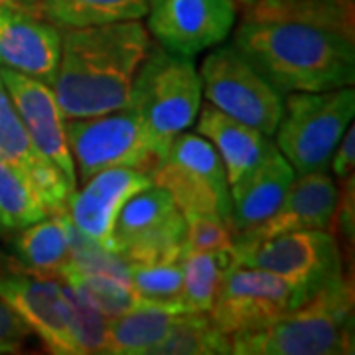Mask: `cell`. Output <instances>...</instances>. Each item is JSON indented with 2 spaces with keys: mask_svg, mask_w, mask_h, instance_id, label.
Listing matches in <instances>:
<instances>
[{
  "mask_svg": "<svg viewBox=\"0 0 355 355\" xmlns=\"http://www.w3.org/2000/svg\"><path fill=\"white\" fill-rule=\"evenodd\" d=\"M249 18H284L355 36V0H254Z\"/></svg>",
  "mask_w": 355,
  "mask_h": 355,
  "instance_id": "cb8c5ba5",
  "label": "cell"
},
{
  "mask_svg": "<svg viewBox=\"0 0 355 355\" xmlns=\"http://www.w3.org/2000/svg\"><path fill=\"white\" fill-rule=\"evenodd\" d=\"M331 170L338 178H349L354 174L355 164V128L354 125H349L347 130L343 132V137L338 142L336 150L331 154Z\"/></svg>",
  "mask_w": 355,
  "mask_h": 355,
  "instance_id": "1f68e13d",
  "label": "cell"
},
{
  "mask_svg": "<svg viewBox=\"0 0 355 355\" xmlns=\"http://www.w3.org/2000/svg\"><path fill=\"white\" fill-rule=\"evenodd\" d=\"M62 30L48 22L38 6L0 4V67L53 81L60 62Z\"/></svg>",
  "mask_w": 355,
  "mask_h": 355,
  "instance_id": "2e32d148",
  "label": "cell"
},
{
  "mask_svg": "<svg viewBox=\"0 0 355 355\" xmlns=\"http://www.w3.org/2000/svg\"><path fill=\"white\" fill-rule=\"evenodd\" d=\"M354 114V85L316 93H288L275 130V144L296 176L324 172Z\"/></svg>",
  "mask_w": 355,
  "mask_h": 355,
  "instance_id": "5b68a950",
  "label": "cell"
},
{
  "mask_svg": "<svg viewBox=\"0 0 355 355\" xmlns=\"http://www.w3.org/2000/svg\"><path fill=\"white\" fill-rule=\"evenodd\" d=\"M237 265L272 272L298 291L302 302L343 277L336 239L324 229L286 231L261 241L233 245Z\"/></svg>",
  "mask_w": 355,
  "mask_h": 355,
  "instance_id": "52a82bcc",
  "label": "cell"
},
{
  "mask_svg": "<svg viewBox=\"0 0 355 355\" xmlns=\"http://www.w3.org/2000/svg\"><path fill=\"white\" fill-rule=\"evenodd\" d=\"M338 209V190L326 170L300 174L292 180L279 207L257 227L233 237L237 243H253L298 229L328 231Z\"/></svg>",
  "mask_w": 355,
  "mask_h": 355,
  "instance_id": "ac0fdd59",
  "label": "cell"
},
{
  "mask_svg": "<svg viewBox=\"0 0 355 355\" xmlns=\"http://www.w3.org/2000/svg\"><path fill=\"white\" fill-rule=\"evenodd\" d=\"M219 354H231V338L217 328L207 312H188L150 355Z\"/></svg>",
  "mask_w": 355,
  "mask_h": 355,
  "instance_id": "484cf974",
  "label": "cell"
},
{
  "mask_svg": "<svg viewBox=\"0 0 355 355\" xmlns=\"http://www.w3.org/2000/svg\"><path fill=\"white\" fill-rule=\"evenodd\" d=\"M186 217L172 196L148 186L128 200L116 217L111 251L128 265L176 261L184 249Z\"/></svg>",
  "mask_w": 355,
  "mask_h": 355,
  "instance_id": "30bf717a",
  "label": "cell"
},
{
  "mask_svg": "<svg viewBox=\"0 0 355 355\" xmlns=\"http://www.w3.org/2000/svg\"><path fill=\"white\" fill-rule=\"evenodd\" d=\"M146 30L158 46L193 58L225 42L237 20L235 0H150Z\"/></svg>",
  "mask_w": 355,
  "mask_h": 355,
  "instance_id": "7c38bea8",
  "label": "cell"
},
{
  "mask_svg": "<svg viewBox=\"0 0 355 355\" xmlns=\"http://www.w3.org/2000/svg\"><path fill=\"white\" fill-rule=\"evenodd\" d=\"M300 304L302 296L291 282L235 263L221 280L207 314L219 330L235 338L263 330Z\"/></svg>",
  "mask_w": 355,
  "mask_h": 355,
  "instance_id": "8fae6325",
  "label": "cell"
},
{
  "mask_svg": "<svg viewBox=\"0 0 355 355\" xmlns=\"http://www.w3.org/2000/svg\"><path fill=\"white\" fill-rule=\"evenodd\" d=\"M153 186V178L132 168H109L83 182L69 203L67 217L77 233L87 241L111 251V237L123 205L144 188ZM113 253V251H111Z\"/></svg>",
  "mask_w": 355,
  "mask_h": 355,
  "instance_id": "9a60e30c",
  "label": "cell"
},
{
  "mask_svg": "<svg viewBox=\"0 0 355 355\" xmlns=\"http://www.w3.org/2000/svg\"><path fill=\"white\" fill-rule=\"evenodd\" d=\"M30 336L28 324L0 298V354H20Z\"/></svg>",
  "mask_w": 355,
  "mask_h": 355,
  "instance_id": "4dcf8cb0",
  "label": "cell"
},
{
  "mask_svg": "<svg viewBox=\"0 0 355 355\" xmlns=\"http://www.w3.org/2000/svg\"><path fill=\"white\" fill-rule=\"evenodd\" d=\"M65 137L81 184L109 168H132L150 176L166 153L130 109L67 119Z\"/></svg>",
  "mask_w": 355,
  "mask_h": 355,
  "instance_id": "8992f818",
  "label": "cell"
},
{
  "mask_svg": "<svg viewBox=\"0 0 355 355\" xmlns=\"http://www.w3.org/2000/svg\"><path fill=\"white\" fill-rule=\"evenodd\" d=\"M0 77L32 148L50 160L73 188H79L76 162L65 137V116L50 83L8 67H0Z\"/></svg>",
  "mask_w": 355,
  "mask_h": 355,
  "instance_id": "4fadbf2b",
  "label": "cell"
},
{
  "mask_svg": "<svg viewBox=\"0 0 355 355\" xmlns=\"http://www.w3.org/2000/svg\"><path fill=\"white\" fill-rule=\"evenodd\" d=\"M0 4H6V6H24V8H32V6H38V0H0Z\"/></svg>",
  "mask_w": 355,
  "mask_h": 355,
  "instance_id": "d6a6232c",
  "label": "cell"
},
{
  "mask_svg": "<svg viewBox=\"0 0 355 355\" xmlns=\"http://www.w3.org/2000/svg\"><path fill=\"white\" fill-rule=\"evenodd\" d=\"M186 239L184 251L209 253V251H231L233 231L225 219L207 214H186Z\"/></svg>",
  "mask_w": 355,
  "mask_h": 355,
  "instance_id": "f546056e",
  "label": "cell"
},
{
  "mask_svg": "<svg viewBox=\"0 0 355 355\" xmlns=\"http://www.w3.org/2000/svg\"><path fill=\"white\" fill-rule=\"evenodd\" d=\"M150 0H40V14L53 26L83 28V26L114 24L146 18Z\"/></svg>",
  "mask_w": 355,
  "mask_h": 355,
  "instance_id": "603a6c76",
  "label": "cell"
},
{
  "mask_svg": "<svg viewBox=\"0 0 355 355\" xmlns=\"http://www.w3.org/2000/svg\"><path fill=\"white\" fill-rule=\"evenodd\" d=\"M154 186L166 190L186 214L231 216V190L225 166L209 140L198 132H180L150 172Z\"/></svg>",
  "mask_w": 355,
  "mask_h": 355,
  "instance_id": "ba28073f",
  "label": "cell"
},
{
  "mask_svg": "<svg viewBox=\"0 0 355 355\" xmlns=\"http://www.w3.org/2000/svg\"><path fill=\"white\" fill-rule=\"evenodd\" d=\"M153 46L140 20L62 28L51 89L67 119L128 109L137 69Z\"/></svg>",
  "mask_w": 355,
  "mask_h": 355,
  "instance_id": "6da1fadb",
  "label": "cell"
},
{
  "mask_svg": "<svg viewBox=\"0 0 355 355\" xmlns=\"http://www.w3.org/2000/svg\"><path fill=\"white\" fill-rule=\"evenodd\" d=\"M38 2H40V0H38Z\"/></svg>",
  "mask_w": 355,
  "mask_h": 355,
  "instance_id": "836d02e7",
  "label": "cell"
},
{
  "mask_svg": "<svg viewBox=\"0 0 355 355\" xmlns=\"http://www.w3.org/2000/svg\"><path fill=\"white\" fill-rule=\"evenodd\" d=\"M200 79L207 103L245 125L259 128L266 137L275 135L284 111L282 93L272 87L233 44L205 55Z\"/></svg>",
  "mask_w": 355,
  "mask_h": 355,
  "instance_id": "9c48e42d",
  "label": "cell"
},
{
  "mask_svg": "<svg viewBox=\"0 0 355 355\" xmlns=\"http://www.w3.org/2000/svg\"><path fill=\"white\" fill-rule=\"evenodd\" d=\"M202 79L191 58L154 44L137 69L130 105L164 148L196 123L202 107Z\"/></svg>",
  "mask_w": 355,
  "mask_h": 355,
  "instance_id": "277c9868",
  "label": "cell"
},
{
  "mask_svg": "<svg viewBox=\"0 0 355 355\" xmlns=\"http://www.w3.org/2000/svg\"><path fill=\"white\" fill-rule=\"evenodd\" d=\"M48 216L38 196L12 166L0 160V229L18 233Z\"/></svg>",
  "mask_w": 355,
  "mask_h": 355,
  "instance_id": "83f0119b",
  "label": "cell"
},
{
  "mask_svg": "<svg viewBox=\"0 0 355 355\" xmlns=\"http://www.w3.org/2000/svg\"><path fill=\"white\" fill-rule=\"evenodd\" d=\"M0 160L8 162L24 178L32 191L38 196L44 209L50 214H67V203L73 188L65 176L42 158L30 144L22 121L14 109V103L0 77Z\"/></svg>",
  "mask_w": 355,
  "mask_h": 355,
  "instance_id": "e0dca14e",
  "label": "cell"
},
{
  "mask_svg": "<svg viewBox=\"0 0 355 355\" xmlns=\"http://www.w3.org/2000/svg\"><path fill=\"white\" fill-rule=\"evenodd\" d=\"M65 296L71 310V330L77 345V355L107 354V324L101 308L95 304L89 294L73 282H65Z\"/></svg>",
  "mask_w": 355,
  "mask_h": 355,
  "instance_id": "f1b7e54d",
  "label": "cell"
},
{
  "mask_svg": "<svg viewBox=\"0 0 355 355\" xmlns=\"http://www.w3.org/2000/svg\"><path fill=\"white\" fill-rule=\"evenodd\" d=\"M294 178L296 172L275 144V148L266 154L261 164L229 188V227L233 231V237L257 227L266 217L272 216Z\"/></svg>",
  "mask_w": 355,
  "mask_h": 355,
  "instance_id": "d6986e66",
  "label": "cell"
},
{
  "mask_svg": "<svg viewBox=\"0 0 355 355\" xmlns=\"http://www.w3.org/2000/svg\"><path fill=\"white\" fill-rule=\"evenodd\" d=\"M128 282L139 306L186 310L182 306L184 272L178 259L170 263L128 265Z\"/></svg>",
  "mask_w": 355,
  "mask_h": 355,
  "instance_id": "4316f807",
  "label": "cell"
},
{
  "mask_svg": "<svg viewBox=\"0 0 355 355\" xmlns=\"http://www.w3.org/2000/svg\"><path fill=\"white\" fill-rule=\"evenodd\" d=\"M186 314V310L137 306L119 316L109 318L107 354L150 355Z\"/></svg>",
  "mask_w": 355,
  "mask_h": 355,
  "instance_id": "7402d4cb",
  "label": "cell"
},
{
  "mask_svg": "<svg viewBox=\"0 0 355 355\" xmlns=\"http://www.w3.org/2000/svg\"><path fill=\"white\" fill-rule=\"evenodd\" d=\"M233 48L282 95L347 87L355 81V36L284 18H249Z\"/></svg>",
  "mask_w": 355,
  "mask_h": 355,
  "instance_id": "7a4b0ae2",
  "label": "cell"
},
{
  "mask_svg": "<svg viewBox=\"0 0 355 355\" xmlns=\"http://www.w3.org/2000/svg\"><path fill=\"white\" fill-rule=\"evenodd\" d=\"M178 263L184 272L182 306L188 312H209L221 280L235 265L233 249L209 253H193L182 249V253L178 254Z\"/></svg>",
  "mask_w": 355,
  "mask_h": 355,
  "instance_id": "d4e9b609",
  "label": "cell"
},
{
  "mask_svg": "<svg viewBox=\"0 0 355 355\" xmlns=\"http://www.w3.org/2000/svg\"><path fill=\"white\" fill-rule=\"evenodd\" d=\"M0 298L24 320L50 354L77 355L64 280L22 272L2 275Z\"/></svg>",
  "mask_w": 355,
  "mask_h": 355,
  "instance_id": "5bb4252c",
  "label": "cell"
},
{
  "mask_svg": "<svg viewBox=\"0 0 355 355\" xmlns=\"http://www.w3.org/2000/svg\"><path fill=\"white\" fill-rule=\"evenodd\" d=\"M237 355L354 354V286L342 277L263 330L231 338Z\"/></svg>",
  "mask_w": 355,
  "mask_h": 355,
  "instance_id": "3957f363",
  "label": "cell"
},
{
  "mask_svg": "<svg viewBox=\"0 0 355 355\" xmlns=\"http://www.w3.org/2000/svg\"><path fill=\"white\" fill-rule=\"evenodd\" d=\"M196 130L209 140L227 172L229 188L261 164L275 148L265 132L219 111L211 103L202 105L196 119Z\"/></svg>",
  "mask_w": 355,
  "mask_h": 355,
  "instance_id": "ffe728a7",
  "label": "cell"
},
{
  "mask_svg": "<svg viewBox=\"0 0 355 355\" xmlns=\"http://www.w3.org/2000/svg\"><path fill=\"white\" fill-rule=\"evenodd\" d=\"M16 254L32 275L64 279L71 265V221L67 214H50L16 233Z\"/></svg>",
  "mask_w": 355,
  "mask_h": 355,
  "instance_id": "44dd1931",
  "label": "cell"
}]
</instances>
